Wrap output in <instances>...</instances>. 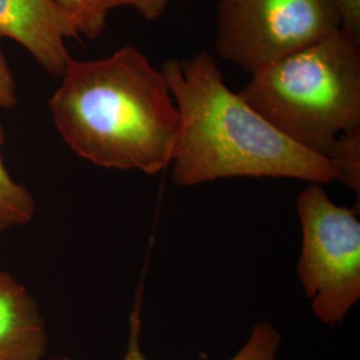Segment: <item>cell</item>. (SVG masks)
<instances>
[{"label":"cell","mask_w":360,"mask_h":360,"mask_svg":"<svg viewBox=\"0 0 360 360\" xmlns=\"http://www.w3.org/2000/svg\"><path fill=\"white\" fill-rule=\"evenodd\" d=\"M50 110L70 148L95 166L148 175L171 166L179 111L166 77L134 46L98 60L71 59Z\"/></svg>","instance_id":"1"},{"label":"cell","mask_w":360,"mask_h":360,"mask_svg":"<svg viewBox=\"0 0 360 360\" xmlns=\"http://www.w3.org/2000/svg\"><path fill=\"white\" fill-rule=\"evenodd\" d=\"M160 72L179 111L172 181L191 187L226 178H288L330 184L334 162L284 136L229 89L210 52L168 59Z\"/></svg>","instance_id":"2"},{"label":"cell","mask_w":360,"mask_h":360,"mask_svg":"<svg viewBox=\"0 0 360 360\" xmlns=\"http://www.w3.org/2000/svg\"><path fill=\"white\" fill-rule=\"evenodd\" d=\"M240 98L284 136L331 160L360 129V43L340 30L254 74Z\"/></svg>","instance_id":"3"},{"label":"cell","mask_w":360,"mask_h":360,"mask_svg":"<svg viewBox=\"0 0 360 360\" xmlns=\"http://www.w3.org/2000/svg\"><path fill=\"white\" fill-rule=\"evenodd\" d=\"M296 210L302 230L297 276L316 318L334 327L360 297L358 207L339 206L322 184L309 183Z\"/></svg>","instance_id":"4"},{"label":"cell","mask_w":360,"mask_h":360,"mask_svg":"<svg viewBox=\"0 0 360 360\" xmlns=\"http://www.w3.org/2000/svg\"><path fill=\"white\" fill-rule=\"evenodd\" d=\"M215 50L251 75L340 30L330 0H218Z\"/></svg>","instance_id":"5"},{"label":"cell","mask_w":360,"mask_h":360,"mask_svg":"<svg viewBox=\"0 0 360 360\" xmlns=\"http://www.w3.org/2000/svg\"><path fill=\"white\" fill-rule=\"evenodd\" d=\"M0 35L22 44L50 75L62 77L72 59L67 38H79L55 0H0Z\"/></svg>","instance_id":"6"},{"label":"cell","mask_w":360,"mask_h":360,"mask_svg":"<svg viewBox=\"0 0 360 360\" xmlns=\"http://www.w3.org/2000/svg\"><path fill=\"white\" fill-rule=\"evenodd\" d=\"M49 335L25 284L0 270V360H43Z\"/></svg>","instance_id":"7"},{"label":"cell","mask_w":360,"mask_h":360,"mask_svg":"<svg viewBox=\"0 0 360 360\" xmlns=\"http://www.w3.org/2000/svg\"><path fill=\"white\" fill-rule=\"evenodd\" d=\"M141 330L142 321L136 307L129 316V343L122 360H148L141 347ZM281 340V334L271 323L257 322L243 347L230 360H276Z\"/></svg>","instance_id":"8"},{"label":"cell","mask_w":360,"mask_h":360,"mask_svg":"<svg viewBox=\"0 0 360 360\" xmlns=\"http://www.w3.org/2000/svg\"><path fill=\"white\" fill-rule=\"evenodd\" d=\"M4 132L0 126V232L28 224L35 215V199L26 186L13 179L1 158Z\"/></svg>","instance_id":"9"},{"label":"cell","mask_w":360,"mask_h":360,"mask_svg":"<svg viewBox=\"0 0 360 360\" xmlns=\"http://www.w3.org/2000/svg\"><path fill=\"white\" fill-rule=\"evenodd\" d=\"M77 27L79 35L99 38L103 32L108 11L102 0H55Z\"/></svg>","instance_id":"10"},{"label":"cell","mask_w":360,"mask_h":360,"mask_svg":"<svg viewBox=\"0 0 360 360\" xmlns=\"http://www.w3.org/2000/svg\"><path fill=\"white\" fill-rule=\"evenodd\" d=\"M338 168V181L360 193V129L340 136L331 156Z\"/></svg>","instance_id":"11"},{"label":"cell","mask_w":360,"mask_h":360,"mask_svg":"<svg viewBox=\"0 0 360 360\" xmlns=\"http://www.w3.org/2000/svg\"><path fill=\"white\" fill-rule=\"evenodd\" d=\"M340 19V31L360 43V0H330Z\"/></svg>","instance_id":"12"},{"label":"cell","mask_w":360,"mask_h":360,"mask_svg":"<svg viewBox=\"0 0 360 360\" xmlns=\"http://www.w3.org/2000/svg\"><path fill=\"white\" fill-rule=\"evenodd\" d=\"M171 1L172 0H102L104 8L108 13L116 7L129 6L134 7L148 22H154L160 18Z\"/></svg>","instance_id":"13"},{"label":"cell","mask_w":360,"mask_h":360,"mask_svg":"<svg viewBox=\"0 0 360 360\" xmlns=\"http://www.w3.org/2000/svg\"><path fill=\"white\" fill-rule=\"evenodd\" d=\"M1 39L0 35V108H13L18 103L16 87L13 71L1 50Z\"/></svg>","instance_id":"14"},{"label":"cell","mask_w":360,"mask_h":360,"mask_svg":"<svg viewBox=\"0 0 360 360\" xmlns=\"http://www.w3.org/2000/svg\"><path fill=\"white\" fill-rule=\"evenodd\" d=\"M50 360H75V359H71V358H55V359H50Z\"/></svg>","instance_id":"15"}]
</instances>
